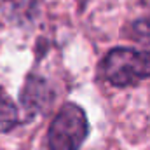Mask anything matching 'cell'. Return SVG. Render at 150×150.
Returning <instances> with one entry per match:
<instances>
[{"label": "cell", "mask_w": 150, "mask_h": 150, "mask_svg": "<svg viewBox=\"0 0 150 150\" xmlns=\"http://www.w3.org/2000/svg\"><path fill=\"white\" fill-rule=\"evenodd\" d=\"M89 124L84 110L75 105L67 103L51 122L47 131V150H79L87 138Z\"/></svg>", "instance_id": "obj_2"}, {"label": "cell", "mask_w": 150, "mask_h": 150, "mask_svg": "<svg viewBox=\"0 0 150 150\" xmlns=\"http://www.w3.org/2000/svg\"><path fill=\"white\" fill-rule=\"evenodd\" d=\"M100 72L112 86H134L150 77V51L115 47L103 58Z\"/></svg>", "instance_id": "obj_1"}, {"label": "cell", "mask_w": 150, "mask_h": 150, "mask_svg": "<svg viewBox=\"0 0 150 150\" xmlns=\"http://www.w3.org/2000/svg\"><path fill=\"white\" fill-rule=\"evenodd\" d=\"M129 37H133L136 42L150 44V14L145 18H140L129 26Z\"/></svg>", "instance_id": "obj_5"}, {"label": "cell", "mask_w": 150, "mask_h": 150, "mask_svg": "<svg viewBox=\"0 0 150 150\" xmlns=\"http://www.w3.org/2000/svg\"><path fill=\"white\" fill-rule=\"evenodd\" d=\"M18 107L16 103L11 100V96L0 87V131L5 133V131H11L18 122Z\"/></svg>", "instance_id": "obj_4"}, {"label": "cell", "mask_w": 150, "mask_h": 150, "mask_svg": "<svg viewBox=\"0 0 150 150\" xmlns=\"http://www.w3.org/2000/svg\"><path fill=\"white\" fill-rule=\"evenodd\" d=\"M51 93H49V87H47V82L40 77L35 75H30L26 84H25V89H23V94H21V103L25 105V108L30 113H35L44 110L49 101H51Z\"/></svg>", "instance_id": "obj_3"}]
</instances>
